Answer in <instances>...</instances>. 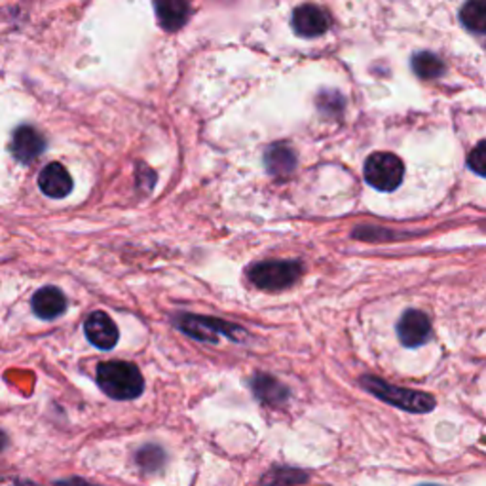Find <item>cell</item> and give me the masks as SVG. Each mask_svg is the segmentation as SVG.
<instances>
[{
  "label": "cell",
  "mask_w": 486,
  "mask_h": 486,
  "mask_svg": "<svg viewBox=\"0 0 486 486\" xmlns=\"http://www.w3.org/2000/svg\"><path fill=\"white\" fill-rule=\"evenodd\" d=\"M98 384L117 401L137 399L145 389L141 370L128 361H105L98 367Z\"/></svg>",
  "instance_id": "cell-1"
},
{
  "label": "cell",
  "mask_w": 486,
  "mask_h": 486,
  "mask_svg": "<svg viewBox=\"0 0 486 486\" xmlns=\"http://www.w3.org/2000/svg\"><path fill=\"white\" fill-rule=\"evenodd\" d=\"M361 386L367 391L373 393L375 398L382 399L384 403H388L391 407H398V408L407 410V412L424 414V412H431L435 408V399L422 391L391 386L386 380H380L375 377H363Z\"/></svg>",
  "instance_id": "cell-2"
},
{
  "label": "cell",
  "mask_w": 486,
  "mask_h": 486,
  "mask_svg": "<svg viewBox=\"0 0 486 486\" xmlns=\"http://www.w3.org/2000/svg\"><path fill=\"white\" fill-rule=\"evenodd\" d=\"M363 175L373 189L382 192H391L401 184L405 168L403 161L396 154L375 152L367 158Z\"/></svg>",
  "instance_id": "cell-3"
},
{
  "label": "cell",
  "mask_w": 486,
  "mask_h": 486,
  "mask_svg": "<svg viewBox=\"0 0 486 486\" xmlns=\"http://www.w3.org/2000/svg\"><path fill=\"white\" fill-rule=\"evenodd\" d=\"M300 274L303 264L298 261H264L249 270V280L264 291H282L291 287Z\"/></svg>",
  "instance_id": "cell-4"
},
{
  "label": "cell",
  "mask_w": 486,
  "mask_h": 486,
  "mask_svg": "<svg viewBox=\"0 0 486 486\" xmlns=\"http://www.w3.org/2000/svg\"><path fill=\"white\" fill-rule=\"evenodd\" d=\"M177 327L192 338L203 342H219V335H226L230 340H242L245 331L233 326L228 321H221L217 317H200V315H179Z\"/></svg>",
  "instance_id": "cell-5"
},
{
  "label": "cell",
  "mask_w": 486,
  "mask_h": 486,
  "mask_svg": "<svg viewBox=\"0 0 486 486\" xmlns=\"http://www.w3.org/2000/svg\"><path fill=\"white\" fill-rule=\"evenodd\" d=\"M84 333L88 340L99 350H112L119 344V327L105 312L89 314L84 321Z\"/></svg>",
  "instance_id": "cell-6"
},
{
  "label": "cell",
  "mask_w": 486,
  "mask_h": 486,
  "mask_svg": "<svg viewBox=\"0 0 486 486\" xmlns=\"http://www.w3.org/2000/svg\"><path fill=\"white\" fill-rule=\"evenodd\" d=\"M10 150L21 164H31L46 150V141L42 133L33 126H19L12 135Z\"/></svg>",
  "instance_id": "cell-7"
},
{
  "label": "cell",
  "mask_w": 486,
  "mask_h": 486,
  "mask_svg": "<svg viewBox=\"0 0 486 486\" xmlns=\"http://www.w3.org/2000/svg\"><path fill=\"white\" fill-rule=\"evenodd\" d=\"M429 333H431V323L428 315L419 310L405 312L398 323L399 340L407 346V348L422 346L429 338Z\"/></svg>",
  "instance_id": "cell-8"
},
{
  "label": "cell",
  "mask_w": 486,
  "mask_h": 486,
  "mask_svg": "<svg viewBox=\"0 0 486 486\" xmlns=\"http://www.w3.org/2000/svg\"><path fill=\"white\" fill-rule=\"evenodd\" d=\"M293 29L298 36L315 38L327 33L329 17L321 8L305 5L293 12Z\"/></svg>",
  "instance_id": "cell-9"
},
{
  "label": "cell",
  "mask_w": 486,
  "mask_h": 486,
  "mask_svg": "<svg viewBox=\"0 0 486 486\" xmlns=\"http://www.w3.org/2000/svg\"><path fill=\"white\" fill-rule=\"evenodd\" d=\"M38 189L48 198L61 200L71 194L73 179L61 164L54 161V164L44 166L38 173Z\"/></svg>",
  "instance_id": "cell-10"
},
{
  "label": "cell",
  "mask_w": 486,
  "mask_h": 486,
  "mask_svg": "<svg viewBox=\"0 0 486 486\" xmlns=\"http://www.w3.org/2000/svg\"><path fill=\"white\" fill-rule=\"evenodd\" d=\"M33 312L44 319V321H52L67 312V298L57 287H42L33 295L31 300Z\"/></svg>",
  "instance_id": "cell-11"
},
{
  "label": "cell",
  "mask_w": 486,
  "mask_h": 486,
  "mask_svg": "<svg viewBox=\"0 0 486 486\" xmlns=\"http://www.w3.org/2000/svg\"><path fill=\"white\" fill-rule=\"evenodd\" d=\"M158 26L164 31H177L191 17V5L182 3V0H161L154 5Z\"/></svg>",
  "instance_id": "cell-12"
},
{
  "label": "cell",
  "mask_w": 486,
  "mask_h": 486,
  "mask_svg": "<svg viewBox=\"0 0 486 486\" xmlns=\"http://www.w3.org/2000/svg\"><path fill=\"white\" fill-rule=\"evenodd\" d=\"M264 164L270 175L274 177H285L289 175L295 166H296V156L293 152V149H289L287 145H272L266 154H264Z\"/></svg>",
  "instance_id": "cell-13"
},
{
  "label": "cell",
  "mask_w": 486,
  "mask_h": 486,
  "mask_svg": "<svg viewBox=\"0 0 486 486\" xmlns=\"http://www.w3.org/2000/svg\"><path fill=\"white\" fill-rule=\"evenodd\" d=\"M253 391L263 403L274 407L284 405L289 398V389L282 382L266 375H257L253 378Z\"/></svg>",
  "instance_id": "cell-14"
},
{
  "label": "cell",
  "mask_w": 486,
  "mask_h": 486,
  "mask_svg": "<svg viewBox=\"0 0 486 486\" xmlns=\"http://www.w3.org/2000/svg\"><path fill=\"white\" fill-rule=\"evenodd\" d=\"M308 481V473L295 468H272L263 475V486H295L305 484Z\"/></svg>",
  "instance_id": "cell-15"
},
{
  "label": "cell",
  "mask_w": 486,
  "mask_h": 486,
  "mask_svg": "<svg viewBox=\"0 0 486 486\" xmlns=\"http://www.w3.org/2000/svg\"><path fill=\"white\" fill-rule=\"evenodd\" d=\"M460 19L464 26L477 35H486V3L484 0H473L460 12Z\"/></svg>",
  "instance_id": "cell-16"
},
{
  "label": "cell",
  "mask_w": 486,
  "mask_h": 486,
  "mask_svg": "<svg viewBox=\"0 0 486 486\" xmlns=\"http://www.w3.org/2000/svg\"><path fill=\"white\" fill-rule=\"evenodd\" d=\"M412 68L420 78H437L445 73V63L431 52H420L412 57Z\"/></svg>",
  "instance_id": "cell-17"
},
{
  "label": "cell",
  "mask_w": 486,
  "mask_h": 486,
  "mask_svg": "<svg viewBox=\"0 0 486 486\" xmlns=\"http://www.w3.org/2000/svg\"><path fill=\"white\" fill-rule=\"evenodd\" d=\"M164 461H166V454L156 445H147L137 452V464L141 466V470H145L149 473L158 471Z\"/></svg>",
  "instance_id": "cell-18"
},
{
  "label": "cell",
  "mask_w": 486,
  "mask_h": 486,
  "mask_svg": "<svg viewBox=\"0 0 486 486\" xmlns=\"http://www.w3.org/2000/svg\"><path fill=\"white\" fill-rule=\"evenodd\" d=\"M468 166L481 177H486V141H481L468 158Z\"/></svg>",
  "instance_id": "cell-19"
},
{
  "label": "cell",
  "mask_w": 486,
  "mask_h": 486,
  "mask_svg": "<svg viewBox=\"0 0 486 486\" xmlns=\"http://www.w3.org/2000/svg\"><path fill=\"white\" fill-rule=\"evenodd\" d=\"M57 486H98V484H91V482H88L86 479L73 477V479H67V481H59Z\"/></svg>",
  "instance_id": "cell-20"
},
{
  "label": "cell",
  "mask_w": 486,
  "mask_h": 486,
  "mask_svg": "<svg viewBox=\"0 0 486 486\" xmlns=\"http://www.w3.org/2000/svg\"><path fill=\"white\" fill-rule=\"evenodd\" d=\"M6 445H8V435L0 429V450H5Z\"/></svg>",
  "instance_id": "cell-21"
},
{
  "label": "cell",
  "mask_w": 486,
  "mask_h": 486,
  "mask_svg": "<svg viewBox=\"0 0 486 486\" xmlns=\"http://www.w3.org/2000/svg\"><path fill=\"white\" fill-rule=\"evenodd\" d=\"M422 486H437V484H422Z\"/></svg>",
  "instance_id": "cell-22"
},
{
  "label": "cell",
  "mask_w": 486,
  "mask_h": 486,
  "mask_svg": "<svg viewBox=\"0 0 486 486\" xmlns=\"http://www.w3.org/2000/svg\"><path fill=\"white\" fill-rule=\"evenodd\" d=\"M484 46H486V44H484Z\"/></svg>",
  "instance_id": "cell-23"
}]
</instances>
